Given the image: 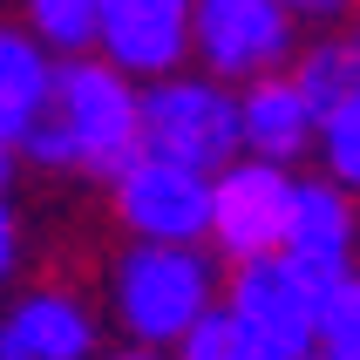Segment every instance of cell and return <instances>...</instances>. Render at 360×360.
<instances>
[{"label":"cell","mask_w":360,"mask_h":360,"mask_svg":"<svg viewBox=\"0 0 360 360\" xmlns=\"http://www.w3.org/2000/svg\"><path fill=\"white\" fill-rule=\"evenodd\" d=\"M143 150V82L122 75L109 55H68L55 61L48 102L14 157L41 177L68 184H109Z\"/></svg>","instance_id":"1"},{"label":"cell","mask_w":360,"mask_h":360,"mask_svg":"<svg viewBox=\"0 0 360 360\" xmlns=\"http://www.w3.org/2000/svg\"><path fill=\"white\" fill-rule=\"evenodd\" d=\"M224 300V259L211 245L129 238L102 272V320L129 347H170Z\"/></svg>","instance_id":"2"},{"label":"cell","mask_w":360,"mask_h":360,"mask_svg":"<svg viewBox=\"0 0 360 360\" xmlns=\"http://www.w3.org/2000/svg\"><path fill=\"white\" fill-rule=\"evenodd\" d=\"M143 150L177 157L191 170H218L245 150L238 143V89L204 68H170L143 82Z\"/></svg>","instance_id":"3"},{"label":"cell","mask_w":360,"mask_h":360,"mask_svg":"<svg viewBox=\"0 0 360 360\" xmlns=\"http://www.w3.org/2000/svg\"><path fill=\"white\" fill-rule=\"evenodd\" d=\"M320 292H326V279H313V272H306L300 259H285V252L238 259L224 272V313L259 340L265 360H306L313 354Z\"/></svg>","instance_id":"4"},{"label":"cell","mask_w":360,"mask_h":360,"mask_svg":"<svg viewBox=\"0 0 360 360\" xmlns=\"http://www.w3.org/2000/svg\"><path fill=\"white\" fill-rule=\"evenodd\" d=\"M306 20L285 0H191V68L218 82L272 75L300 55Z\"/></svg>","instance_id":"5"},{"label":"cell","mask_w":360,"mask_h":360,"mask_svg":"<svg viewBox=\"0 0 360 360\" xmlns=\"http://www.w3.org/2000/svg\"><path fill=\"white\" fill-rule=\"evenodd\" d=\"M102 191H109V218H116L122 238H157V245H204L211 238V170L136 150Z\"/></svg>","instance_id":"6"},{"label":"cell","mask_w":360,"mask_h":360,"mask_svg":"<svg viewBox=\"0 0 360 360\" xmlns=\"http://www.w3.org/2000/svg\"><path fill=\"white\" fill-rule=\"evenodd\" d=\"M292 163H272V157H252L238 150L231 163L211 170V252L224 265L238 259H265L285 245V218H292Z\"/></svg>","instance_id":"7"},{"label":"cell","mask_w":360,"mask_h":360,"mask_svg":"<svg viewBox=\"0 0 360 360\" xmlns=\"http://www.w3.org/2000/svg\"><path fill=\"white\" fill-rule=\"evenodd\" d=\"M102 340V300L75 279H27L0 292V360H96Z\"/></svg>","instance_id":"8"},{"label":"cell","mask_w":360,"mask_h":360,"mask_svg":"<svg viewBox=\"0 0 360 360\" xmlns=\"http://www.w3.org/2000/svg\"><path fill=\"white\" fill-rule=\"evenodd\" d=\"M96 55L122 75H170L191 61V0H96Z\"/></svg>","instance_id":"9"},{"label":"cell","mask_w":360,"mask_h":360,"mask_svg":"<svg viewBox=\"0 0 360 360\" xmlns=\"http://www.w3.org/2000/svg\"><path fill=\"white\" fill-rule=\"evenodd\" d=\"M285 259H300L313 279H340L360 265V198L326 170L292 177V218H285Z\"/></svg>","instance_id":"10"},{"label":"cell","mask_w":360,"mask_h":360,"mask_svg":"<svg viewBox=\"0 0 360 360\" xmlns=\"http://www.w3.org/2000/svg\"><path fill=\"white\" fill-rule=\"evenodd\" d=\"M313 129H320V102L306 96V82L292 68L238 82V143L252 157L300 163V157H313Z\"/></svg>","instance_id":"11"},{"label":"cell","mask_w":360,"mask_h":360,"mask_svg":"<svg viewBox=\"0 0 360 360\" xmlns=\"http://www.w3.org/2000/svg\"><path fill=\"white\" fill-rule=\"evenodd\" d=\"M48 82H55V55L14 14H0V143L7 150H20V136L34 129L41 102H48Z\"/></svg>","instance_id":"12"},{"label":"cell","mask_w":360,"mask_h":360,"mask_svg":"<svg viewBox=\"0 0 360 360\" xmlns=\"http://www.w3.org/2000/svg\"><path fill=\"white\" fill-rule=\"evenodd\" d=\"M292 75L306 82V96L320 102H340L347 89H360V41L347 34V27H320L313 41H300V55L285 61Z\"/></svg>","instance_id":"13"},{"label":"cell","mask_w":360,"mask_h":360,"mask_svg":"<svg viewBox=\"0 0 360 360\" xmlns=\"http://www.w3.org/2000/svg\"><path fill=\"white\" fill-rule=\"evenodd\" d=\"M14 20L48 48L55 61L96 55V0H14Z\"/></svg>","instance_id":"14"},{"label":"cell","mask_w":360,"mask_h":360,"mask_svg":"<svg viewBox=\"0 0 360 360\" xmlns=\"http://www.w3.org/2000/svg\"><path fill=\"white\" fill-rule=\"evenodd\" d=\"M313 157L333 184H347L360 198V89H347L340 102L320 109V129H313Z\"/></svg>","instance_id":"15"},{"label":"cell","mask_w":360,"mask_h":360,"mask_svg":"<svg viewBox=\"0 0 360 360\" xmlns=\"http://www.w3.org/2000/svg\"><path fill=\"white\" fill-rule=\"evenodd\" d=\"M313 354L320 360H360V265L326 279L320 292V326H313Z\"/></svg>","instance_id":"16"},{"label":"cell","mask_w":360,"mask_h":360,"mask_svg":"<svg viewBox=\"0 0 360 360\" xmlns=\"http://www.w3.org/2000/svg\"><path fill=\"white\" fill-rule=\"evenodd\" d=\"M170 360H265V354H259V340H252V333L224 313V300H218L177 347H170Z\"/></svg>","instance_id":"17"},{"label":"cell","mask_w":360,"mask_h":360,"mask_svg":"<svg viewBox=\"0 0 360 360\" xmlns=\"http://www.w3.org/2000/svg\"><path fill=\"white\" fill-rule=\"evenodd\" d=\"M20 259H27V231H20V211L7 204V191H0V292L20 279Z\"/></svg>","instance_id":"18"},{"label":"cell","mask_w":360,"mask_h":360,"mask_svg":"<svg viewBox=\"0 0 360 360\" xmlns=\"http://www.w3.org/2000/svg\"><path fill=\"white\" fill-rule=\"evenodd\" d=\"M285 7H292L306 27H340V20L360 7V0H285Z\"/></svg>","instance_id":"19"},{"label":"cell","mask_w":360,"mask_h":360,"mask_svg":"<svg viewBox=\"0 0 360 360\" xmlns=\"http://www.w3.org/2000/svg\"><path fill=\"white\" fill-rule=\"evenodd\" d=\"M96 360H170V354H163V347H129L122 340V347H109V354H96Z\"/></svg>","instance_id":"20"},{"label":"cell","mask_w":360,"mask_h":360,"mask_svg":"<svg viewBox=\"0 0 360 360\" xmlns=\"http://www.w3.org/2000/svg\"><path fill=\"white\" fill-rule=\"evenodd\" d=\"M14 163H20V157H14V150H7V143H0V191L14 184Z\"/></svg>","instance_id":"21"},{"label":"cell","mask_w":360,"mask_h":360,"mask_svg":"<svg viewBox=\"0 0 360 360\" xmlns=\"http://www.w3.org/2000/svg\"><path fill=\"white\" fill-rule=\"evenodd\" d=\"M347 34H354V41H360V7H354V14H347Z\"/></svg>","instance_id":"22"},{"label":"cell","mask_w":360,"mask_h":360,"mask_svg":"<svg viewBox=\"0 0 360 360\" xmlns=\"http://www.w3.org/2000/svg\"><path fill=\"white\" fill-rule=\"evenodd\" d=\"M306 360H320V354H306Z\"/></svg>","instance_id":"23"}]
</instances>
